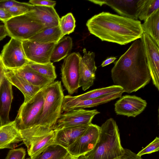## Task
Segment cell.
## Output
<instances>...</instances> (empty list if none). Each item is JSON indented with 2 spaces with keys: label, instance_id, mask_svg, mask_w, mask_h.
<instances>
[{
  "label": "cell",
  "instance_id": "1",
  "mask_svg": "<svg viewBox=\"0 0 159 159\" xmlns=\"http://www.w3.org/2000/svg\"><path fill=\"white\" fill-rule=\"evenodd\" d=\"M111 71L115 85L130 93L144 87L151 78L140 39L134 41L127 51L114 63Z\"/></svg>",
  "mask_w": 159,
  "mask_h": 159
},
{
  "label": "cell",
  "instance_id": "2",
  "mask_svg": "<svg viewBox=\"0 0 159 159\" xmlns=\"http://www.w3.org/2000/svg\"><path fill=\"white\" fill-rule=\"evenodd\" d=\"M140 21L102 11L89 19L86 25L89 32L100 39L127 44L141 38L143 31Z\"/></svg>",
  "mask_w": 159,
  "mask_h": 159
},
{
  "label": "cell",
  "instance_id": "3",
  "mask_svg": "<svg viewBox=\"0 0 159 159\" xmlns=\"http://www.w3.org/2000/svg\"><path fill=\"white\" fill-rule=\"evenodd\" d=\"M124 151L118 126L113 119L110 118L100 127L97 143L86 155L89 159H114L122 155Z\"/></svg>",
  "mask_w": 159,
  "mask_h": 159
},
{
  "label": "cell",
  "instance_id": "4",
  "mask_svg": "<svg viewBox=\"0 0 159 159\" xmlns=\"http://www.w3.org/2000/svg\"><path fill=\"white\" fill-rule=\"evenodd\" d=\"M43 89L44 102L42 113L35 125L54 130L62 113L64 96L61 82L59 81H54Z\"/></svg>",
  "mask_w": 159,
  "mask_h": 159
},
{
  "label": "cell",
  "instance_id": "5",
  "mask_svg": "<svg viewBox=\"0 0 159 159\" xmlns=\"http://www.w3.org/2000/svg\"><path fill=\"white\" fill-rule=\"evenodd\" d=\"M23 142L30 157L39 154L53 143L55 131L52 129L35 125L20 130Z\"/></svg>",
  "mask_w": 159,
  "mask_h": 159
},
{
  "label": "cell",
  "instance_id": "6",
  "mask_svg": "<svg viewBox=\"0 0 159 159\" xmlns=\"http://www.w3.org/2000/svg\"><path fill=\"white\" fill-rule=\"evenodd\" d=\"M4 25L8 36L21 41L28 40L45 28L40 22L26 14L12 17Z\"/></svg>",
  "mask_w": 159,
  "mask_h": 159
},
{
  "label": "cell",
  "instance_id": "7",
  "mask_svg": "<svg viewBox=\"0 0 159 159\" xmlns=\"http://www.w3.org/2000/svg\"><path fill=\"white\" fill-rule=\"evenodd\" d=\"M44 102L43 88L29 100L23 102L14 120L19 130L26 129L36 125L42 113Z\"/></svg>",
  "mask_w": 159,
  "mask_h": 159
},
{
  "label": "cell",
  "instance_id": "8",
  "mask_svg": "<svg viewBox=\"0 0 159 159\" xmlns=\"http://www.w3.org/2000/svg\"><path fill=\"white\" fill-rule=\"evenodd\" d=\"M81 56L73 52L65 58L61 68V79L69 94L76 92L79 87V62Z\"/></svg>",
  "mask_w": 159,
  "mask_h": 159
},
{
  "label": "cell",
  "instance_id": "9",
  "mask_svg": "<svg viewBox=\"0 0 159 159\" xmlns=\"http://www.w3.org/2000/svg\"><path fill=\"white\" fill-rule=\"evenodd\" d=\"M0 55L4 67L7 69H18L30 62L25 56L22 41L13 38L4 45Z\"/></svg>",
  "mask_w": 159,
  "mask_h": 159
},
{
  "label": "cell",
  "instance_id": "10",
  "mask_svg": "<svg viewBox=\"0 0 159 159\" xmlns=\"http://www.w3.org/2000/svg\"><path fill=\"white\" fill-rule=\"evenodd\" d=\"M100 128L92 123L89 125L83 134L66 149L69 153L77 157L86 155L92 150L98 140Z\"/></svg>",
  "mask_w": 159,
  "mask_h": 159
},
{
  "label": "cell",
  "instance_id": "11",
  "mask_svg": "<svg viewBox=\"0 0 159 159\" xmlns=\"http://www.w3.org/2000/svg\"><path fill=\"white\" fill-rule=\"evenodd\" d=\"M100 113L96 109L91 110L76 109L61 113L54 129L55 131L64 128L89 125L91 123L95 116Z\"/></svg>",
  "mask_w": 159,
  "mask_h": 159
},
{
  "label": "cell",
  "instance_id": "12",
  "mask_svg": "<svg viewBox=\"0 0 159 159\" xmlns=\"http://www.w3.org/2000/svg\"><path fill=\"white\" fill-rule=\"evenodd\" d=\"M145 51L153 84L159 90V45L149 36L143 33L140 38Z\"/></svg>",
  "mask_w": 159,
  "mask_h": 159
},
{
  "label": "cell",
  "instance_id": "13",
  "mask_svg": "<svg viewBox=\"0 0 159 159\" xmlns=\"http://www.w3.org/2000/svg\"><path fill=\"white\" fill-rule=\"evenodd\" d=\"M88 1L100 6L106 5L110 7L120 16L138 20L139 15L145 0Z\"/></svg>",
  "mask_w": 159,
  "mask_h": 159
},
{
  "label": "cell",
  "instance_id": "14",
  "mask_svg": "<svg viewBox=\"0 0 159 159\" xmlns=\"http://www.w3.org/2000/svg\"><path fill=\"white\" fill-rule=\"evenodd\" d=\"M24 50L31 62L45 64L51 62V54L55 43H43L28 40L22 41Z\"/></svg>",
  "mask_w": 159,
  "mask_h": 159
},
{
  "label": "cell",
  "instance_id": "15",
  "mask_svg": "<svg viewBox=\"0 0 159 159\" xmlns=\"http://www.w3.org/2000/svg\"><path fill=\"white\" fill-rule=\"evenodd\" d=\"M123 92L108 94L97 98L82 100L75 96H64L61 108V113L76 109L92 107L107 103L120 97Z\"/></svg>",
  "mask_w": 159,
  "mask_h": 159
},
{
  "label": "cell",
  "instance_id": "16",
  "mask_svg": "<svg viewBox=\"0 0 159 159\" xmlns=\"http://www.w3.org/2000/svg\"><path fill=\"white\" fill-rule=\"evenodd\" d=\"M84 56L79 62V87L85 91L92 86L95 79L97 69L95 61V53L87 52L85 48L83 50Z\"/></svg>",
  "mask_w": 159,
  "mask_h": 159
},
{
  "label": "cell",
  "instance_id": "17",
  "mask_svg": "<svg viewBox=\"0 0 159 159\" xmlns=\"http://www.w3.org/2000/svg\"><path fill=\"white\" fill-rule=\"evenodd\" d=\"M115 104V111L117 115L128 117H135L145 110L147 106L146 100L135 95L121 96Z\"/></svg>",
  "mask_w": 159,
  "mask_h": 159
},
{
  "label": "cell",
  "instance_id": "18",
  "mask_svg": "<svg viewBox=\"0 0 159 159\" xmlns=\"http://www.w3.org/2000/svg\"><path fill=\"white\" fill-rule=\"evenodd\" d=\"M33 5L27 15L40 22L45 28L59 26L60 18L54 7Z\"/></svg>",
  "mask_w": 159,
  "mask_h": 159
},
{
  "label": "cell",
  "instance_id": "19",
  "mask_svg": "<svg viewBox=\"0 0 159 159\" xmlns=\"http://www.w3.org/2000/svg\"><path fill=\"white\" fill-rule=\"evenodd\" d=\"M11 84L5 76L0 87V126L9 123L11 103L13 98Z\"/></svg>",
  "mask_w": 159,
  "mask_h": 159
},
{
  "label": "cell",
  "instance_id": "20",
  "mask_svg": "<svg viewBox=\"0 0 159 159\" xmlns=\"http://www.w3.org/2000/svg\"><path fill=\"white\" fill-rule=\"evenodd\" d=\"M22 141L15 120L0 126V149H14L16 143Z\"/></svg>",
  "mask_w": 159,
  "mask_h": 159
},
{
  "label": "cell",
  "instance_id": "21",
  "mask_svg": "<svg viewBox=\"0 0 159 159\" xmlns=\"http://www.w3.org/2000/svg\"><path fill=\"white\" fill-rule=\"evenodd\" d=\"M89 125L68 127L54 130L55 135L53 143L60 145L67 149L83 134Z\"/></svg>",
  "mask_w": 159,
  "mask_h": 159
},
{
  "label": "cell",
  "instance_id": "22",
  "mask_svg": "<svg viewBox=\"0 0 159 159\" xmlns=\"http://www.w3.org/2000/svg\"><path fill=\"white\" fill-rule=\"evenodd\" d=\"M5 76L12 85L17 87L23 93L24 102L32 98L42 89L27 82L11 70L5 68Z\"/></svg>",
  "mask_w": 159,
  "mask_h": 159
},
{
  "label": "cell",
  "instance_id": "23",
  "mask_svg": "<svg viewBox=\"0 0 159 159\" xmlns=\"http://www.w3.org/2000/svg\"><path fill=\"white\" fill-rule=\"evenodd\" d=\"M11 70L27 82L42 89L54 81V80L34 71L28 65L20 68Z\"/></svg>",
  "mask_w": 159,
  "mask_h": 159
},
{
  "label": "cell",
  "instance_id": "24",
  "mask_svg": "<svg viewBox=\"0 0 159 159\" xmlns=\"http://www.w3.org/2000/svg\"><path fill=\"white\" fill-rule=\"evenodd\" d=\"M72 46V38L69 36L63 37L55 44L50 57L51 61L58 62L66 57Z\"/></svg>",
  "mask_w": 159,
  "mask_h": 159
},
{
  "label": "cell",
  "instance_id": "25",
  "mask_svg": "<svg viewBox=\"0 0 159 159\" xmlns=\"http://www.w3.org/2000/svg\"><path fill=\"white\" fill-rule=\"evenodd\" d=\"M61 35L59 25L52 28H44L28 40L43 43H56L61 39Z\"/></svg>",
  "mask_w": 159,
  "mask_h": 159
},
{
  "label": "cell",
  "instance_id": "26",
  "mask_svg": "<svg viewBox=\"0 0 159 159\" xmlns=\"http://www.w3.org/2000/svg\"><path fill=\"white\" fill-rule=\"evenodd\" d=\"M69 154L67 149L60 145L52 143L31 159H65Z\"/></svg>",
  "mask_w": 159,
  "mask_h": 159
},
{
  "label": "cell",
  "instance_id": "27",
  "mask_svg": "<svg viewBox=\"0 0 159 159\" xmlns=\"http://www.w3.org/2000/svg\"><path fill=\"white\" fill-rule=\"evenodd\" d=\"M141 25L143 33L149 36L159 45V9Z\"/></svg>",
  "mask_w": 159,
  "mask_h": 159
},
{
  "label": "cell",
  "instance_id": "28",
  "mask_svg": "<svg viewBox=\"0 0 159 159\" xmlns=\"http://www.w3.org/2000/svg\"><path fill=\"white\" fill-rule=\"evenodd\" d=\"M120 92H124L123 89L119 86L114 85L105 88L94 89L75 96L78 99L84 100L97 98L109 94Z\"/></svg>",
  "mask_w": 159,
  "mask_h": 159
},
{
  "label": "cell",
  "instance_id": "29",
  "mask_svg": "<svg viewBox=\"0 0 159 159\" xmlns=\"http://www.w3.org/2000/svg\"><path fill=\"white\" fill-rule=\"evenodd\" d=\"M28 65L32 70L45 77L54 80L57 78L55 67L51 61L45 64L30 62Z\"/></svg>",
  "mask_w": 159,
  "mask_h": 159
},
{
  "label": "cell",
  "instance_id": "30",
  "mask_svg": "<svg viewBox=\"0 0 159 159\" xmlns=\"http://www.w3.org/2000/svg\"><path fill=\"white\" fill-rule=\"evenodd\" d=\"M61 35V39L65 35L74 31L76 26L75 20L71 13H69L60 18L59 25Z\"/></svg>",
  "mask_w": 159,
  "mask_h": 159
},
{
  "label": "cell",
  "instance_id": "31",
  "mask_svg": "<svg viewBox=\"0 0 159 159\" xmlns=\"http://www.w3.org/2000/svg\"><path fill=\"white\" fill-rule=\"evenodd\" d=\"M159 9V0H145L138 18L145 21L155 11Z\"/></svg>",
  "mask_w": 159,
  "mask_h": 159
},
{
  "label": "cell",
  "instance_id": "32",
  "mask_svg": "<svg viewBox=\"0 0 159 159\" xmlns=\"http://www.w3.org/2000/svg\"><path fill=\"white\" fill-rule=\"evenodd\" d=\"M33 5L30 4L27 6H15L7 10L13 17L20 16L26 14L32 11Z\"/></svg>",
  "mask_w": 159,
  "mask_h": 159
},
{
  "label": "cell",
  "instance_id": "33",
  "mask_svg": "<svg viewBox=\"0 0 159 159\" xmlns=\"http://www.w3.org/2000/svg\"><path fill=\"white\" fill-rule=\"evenodd\" d=\"M159 150V138L156 137L151 143L139 151L137 155L141 157L146 154L158 152Z\"/></svg>",
  "mask_w": 159,
  "mask_h": 159
},
{
  "label": "cell",
  "instance_id": "34",
  "mask_svg": "<svg viewBox=\"0 0 159 159\" xmlns=\"http://www.w3.org/2000/svg\"><path fill=\"white\" fill-rule=\"evenodd\" d=\"M25 150L23 148L12 149L9 151L5 159H25Z\"/></svg>",
  "mask_w": 159,
  "mask_h": 159
},
{
  "label": "cell",
  "instance_id": "35",
  "mask_svg": "<svg viewBox=\"0 0 159 159\" xmlns=\"http://www.w3.org/2000/svg\"><path fill=\"white\" fill-rule=\"evenodd\" d=\"M76 159H89L86 155H81L76 157ZM114 159H142L141 157L138 156L129 149L125 148L124 154L120 157Z\"/></svg>",
  "mask_w": 159,
  "mask_h": 159
},
{
  "label": "cell",
  "instance_id": "36",
  "mask_svg": "<svg viewBox=\"0 0 159 159\" xmlns=\"http://www.w3.org/2000/svg\"><path fill=\"white\" fill-rule=\"evenodd\" d=\"M30 3L20 2L14 0H0V8L7 10L15 6H25Z\"/></svg>",
  "mask_w": 159,
  "mask_h": 159
},
{
  "label": "cell",
  "instance_id": "37",
  "mask_svg": "<svg viewBox=\"0 0 159 159\" xmlns=\"http://www.w3.org/2000/svg\"><path fill=\"white\" fill-rule=\"evenodd\" d=\"M29 3L34 5L54 7L56 4L55 1L49 0H31Z\"/></svg>",
  "mask_w": 159,
  "mask_h": 159
},
{
  "label": "cell",
  "instance_id": "38",
  "mask_svg": "<svg viewBox=\"0 0 159 159\" xmlns=\"http://www.w3.org/2000/svg\"><path fill=\"white\" fill-rule=\"evenodd\" d=\"M12 17L7 10L0 8V20L4 23Z\"/></svg>",
  "mask_w": 159,
  "mask_h": 159
},
{
  "label": "cell",
  "instance_id": "39",
  "mask_svg": "<svg viewBox=\"0 0 159 159\" xmlns=\"http://www.w3.org/2000/svg\"><path fill=\"white\" fill-rule=\"evenodd\" d=\"M5 68L2 62L0 55V87L5 76Z\"/></svg>",
  "mask_w": 159,
  "mask_h": 159
},
{
  "label": "cell",
  "instance_id": "40",
  "mask_svg": "<svg viewBox=\"0 0 159 159\" xmlns=\"http://www.w3.org/2000/svg\"><path fill=\"white\" fill-rule=\"evenodd\" d=\"M7 35L8 34L5 25L0 24V41Z\"/></svg>",
  "mask_w": 159,
  "mask_h": 159
},
{
  "label": "cell",
  "instance_id": "41",
  "mask_svg": "<svg viewBox=\"0 0 159 159\" xmlns=\"http://www.w3.org/2000/svg\"><path fill=\"white\" fill-rule=\"evenodd\" d=\"M116 59L117 58L116 57H108L103 61L101 64V66L103 67L108 65L114 62Z\"/></svg>",
  "mask_w": 159,
  "mask_h": 159
},
{
  "label": "cell",
  "instance_id": "42",
  "mask_svg": "<svg viewBox=\"0 0 159 159\" xmlns=\"http://www.w3.org/2000/svg\"><path fill=\"white\" fill-rule=\"evenodd\" d=\"M76 158L72 156L69 153L65 159H76Z\"/></svg>",
  "mask_w": 159,
  "mask_h": 159
},
{
  "label": "cell",
  "instance_id": "43",
  "mask_svg": "<svg viewBox=\"0 0 159 159\" xmlns=\"http://www.w3.org/2000/svg\"><path fill=\"white\" fill-rule=\"evenodd\" d=\"M26 159H31V158L30 157L28 158H26Z\"/></svg>",
  "mask_w": 159,
  "mask_h": 159
},
{
  "label": "cell",
  "instance_id": "44",
  "mask_svg": "<svg viewBox=\"0 0 159 159\" xmlns=\"http://www.w3.org/2000/svg\"></svg>",
  "mask_w": 159,
  "mask_h": 159
}]
</instances>
